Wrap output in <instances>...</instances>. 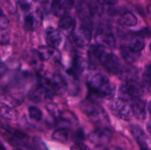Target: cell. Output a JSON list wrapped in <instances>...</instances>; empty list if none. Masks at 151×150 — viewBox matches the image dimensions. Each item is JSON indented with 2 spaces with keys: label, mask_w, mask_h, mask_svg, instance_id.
Listing matches in <instances>:
<instances>
[{
  "label": "cell",
  "mask_w": 151,
  "mask_h": 150,
  "mask_svg": "<svg viewBox=\"0 0 151 150\" xmlns=\"http://www.w3.org/2000/svg\"><path fill=\"white\" fill-rule=\"evenodd\" d=\"M88 57L91 60L100 62L105 69L113 74L119 75L123 66L120 60L114 53L99 45H92L88 49Z\"/></svg>",
  "instance_id": "obj_1"
},
{
  "label": "cell",
  "mask_w": 151,
  "mask_h": 150,
  "mask_svg": "<svg viewBox=\"0 0 151 150\" xmlns=\"http://www.w3.org/2000/svg\"><path fill=\"white\" fill-rule=\"evenodd\" d=\"M87 86L93 94L101 99H111L115 94L114 85L101 73L93 75L87 82Z\"/></svg>",
  "instance_id": "obj_2"
},
{
  "label": "cell",
  "mask_w": 151,
  "mask_h": 150,
  "mask_svg": "<svg viewBox=\"0 0 151 150\" xmlns=\"http://www.w3.org/2000/svg\"><path fill=\"white\" fill-rule=\"evenodd\" d=\"M80 107L94 123L102 124L106 123V121H109L107 114L104 109L90 99L83 100L80 104Z\"/></svg>",
  "instance_id": "obj_3"
},
{
  "label": "cell",
  "mask_w": 151,
  "mask_h": 150,
  "mask_svg": "<svg viewBox=\"0 0 151 150\" xmlns=\"http://www.w3.org/2000/svg\"><path fill=\"white\" fill-rule=\"evenodd\" d=\"M145 94V88L136 79H128L121 84L119 87V94L124 99H134L140 98Z\"/></svg>",
  "instance_id": "obj_4"
},
{
  "label": "cell",
  "mask_w": 151,
  "mask_h": 150,
  "mask_svg": "<svg viewBox=\"0 0 151 150\" xmlns=\"http://www.w3.org/2000/svg\"><path fill=\"white\" fill-rule=\"evenodd\" d=\"M109 107L112 114L121 120L128 121L132 119L133 114L131 105L128 104L127 100L121 97L111 99Z\"/></svg>",
  "instance_id": "obj_5"
},
{
  "label": "cell",
  "mask_w": 151,
  "mask_h": 150,
  "mask_svg": "<svg viewBox=\"0 0 151 150\" xmlns=\"http://www.w3.org/2000/svg\"><path fill=\"white\" fill-rule=\"evenodd\" d=\"M97 45L106 49H114L116 46V38L109 28L99 27L94 36Z\"/></svg>",
  "instance_id": "obj_6"
},
{
  "label": "cell",
  "mask_w": 151,
  "mask_h": 150,
  "mask_svg": "<svg viewBox=\"0 0 151 150\" xmlns=\"http://www.w3.org/2000/svg\"><path fill=\"white\" fill-rule=\"evenodd\" d=\"M72 35L74 43L77 46L83 48L88 45L91 39V29L87 24H83L78 29H75Z\"/></svg>",
  "instance_id": "obj_7"
},
{
  "label": "cell",
  "mask_w": 151,
  "mask_h": 150,
  "mask_svg": "<svg viewBox=\"0 0 151 150\" xmlns=\"http://www.w3.org/2000/svg\"><path fill=\"white\" fill-rule=\"evenodd\" d=\"M112 132L109 128L103 127L95 129L88 135V139L95 145L98 146H103L111 141Z\"/></svg>",
  "instance_id": "obj_8"
},
{
  "label": "cell",
  "mask_w": 151,
  "mask_h": 150,
  "mask_svg": "<svg viewBox=\"0 0 151 150\" xmlns=\"http://www.w3.org/2000/svg\"><path fill=\"white\" fill-rule=\"evenodd\" d=\"M74 0H54L52 4V11L57 16H63L73 7Z\"/></svg>",
  "instance_id": "obj_9"
},
{
  "label": "cell",
  "mask_w": 151,
  "mask_h": 150,
  "mask_svg": "<svg viewBox=\"0 0 151 150\" xmlns=\"http://www.w3.org/2000/svg\"><path fill=\"white\" fill-rule=\"evenodd\" d=\"M54 94L41 86H38L31 90L28 94V99L35 102H40L47 99H51Z\"/></svg>",
  "instance_id": "obj_10"
},
{
  "label": "cell",
  "mask_w": 151,
  "mask_h": 150,
  "mask_svg": "<svg viewBox=\"0 0 151 150\" xmlns=\"http://www.w3.org/2000/svg\"><path fill=\"white\" fill-rule=\"evenodd\" d=\"M131 108L134 117L139 121H144L146 119V103L140 98L134 99L131 101Z\"/></svg>",
  "instance_id": "obj_11"
},
{
  "label": "cell",
  "mask_w": 151,
  "mask_h": 150,
  "mask_svg": "<svg viewBox=\"0 0 151 150\" xmlns=\"http://www.w3.org/2000/svg\"><path fill=\"white\" fill-rule=\"evenodd\" d=\"M46 41L47 45L53 49H57L62 41V35L59 30L54 27H48L46 30Z\"/></svg>",
  "instance_id": "obj_12"
},
{
  "label": "cell",
  "mask_w": 151,
  "mask_h": 150,
  "mask_svg": "<svg viewBox=\"0 0 151 150\" xmlns=\"http://www.w3.org/2000/svg\"><path fill=\"white\" fill-rule=\"evenodd\" d=\"M75 20L70 16H63L58 23V27L60 32L66 36H69L75 29Z\"/></svg>",
  "instance_id": "obj_13"
},
{
  "label": "cell",
  "mask_w": 151,
  "mask_h": 150,
  "mask_svg": "<svg viewBox=\"0 0 151 150\" xmlns=\"http://www.w3.org/2000/svg\"><path fill=\"white\" fill-rule=\"evenodd\" d=\"M24 97L22 94L18 93H13V94H3L0 96V101L4 106L10 107H14L16 106L20 105L24 101Z\"/></svg>",
  "instance_id": "obj_14"
},
{
  "label": "cell",
  "mask_w": 151,
  "mask_h": 150,
  "mask_svg": "<svg viewBox=\"0 0 151 150\" xmlns=\"http://www.w3.org/2000/svg\"><path fill=\"white\" fill-rule=\"evenodd\" d=\"M131 129L133 136L135 138L140 150H150V148L147 144V141H146L145 134L143 129L137 125H132Z\"/></svg>",
  "instance_id": "obj_15"
},
{
  "label": "cell",
  "mask_w": 151,
  "mask_h": 150,
  "mask_svg": "<svg viewBox=\"0 0 151 150\" xmlns=\"http://www.w3.org/2000/svg\"><path fill=\"white\" fill-rule=\"evenodd\" d=\"M52 138L55 141L65 144L73 139V132L67 127H60L53 132Z\"/></svg>",
  "instance_id": "obj_16"
},
{
  "label": "cell",
  "mask_w": 151,
  "mask_h": 150,
  "mask_svg": "<svg viewBox=\"0 0 151 150\" xmlns=\"http://www.w3.org/2000/svg\"><path fill=\"white\" fill-rule=\"evenodd\" d=\"M125 46L128 47L131 50L135 51V52L141 53V51L144 49L145 43L143 38L135 34V37H134L132 39L130 40L129 42Z\"/></svg>",
  "instance_id": "obj_17"
},
{
  "label": "cell",
  "mask_w": 151,
  "mask_h": 150,
  "mask_svg": "<svg viewBox=\"0 0 151 150\" xmlns=\"http://www.w3.org/2000/svg\"><path fill=\"white\" fill-rule=\"evenodd\" d=\"M121 54L124 60L128 63H134L140 57V53L132 51L125 45L121 46Z\"/></svg>",
  "instance_id": "obj_18"
},
{
  "label": "cell",
  "mask_w": 151,
  "mask_h": 150,
  "mask_svg": "<svg viewBox=\"0 0 151 150\" xmlns=\"http://www.w3.org/2000/svg\"><path fill=\"white\" fill-rule=\"evenodd\" d=\"M119 22L122 26L132 27L137 25V19L131 12H125L119 16Z\"/></svg>",
  "instance_id": "obj_19"
},
{
  "label": "cell",
  "mask_w": 151,
  "mask_h": 150,
  "mask_svg": "<svg viewBox=\"0 0 151 150\" xmlns=\"http://www.w3.org/2000/svg\"><path fill=\"white\" fill-rule=\"evenodd\" d=\"M39 15H36L35 13H31L25 16L24 25L28 30L32 31L35 29L39 25Z\"/></svg>",
  "instance_id": "obj_20"
},
{
  "label": "cell",
  "mask_w": 151,
  "mask_h": 150,
  "mask_svg": "<svg viewBox=\"0 0 151 150\" xmlns=\"http://www.w3.org/2000/svg\"><path fill=\"white\" fill-rule=\"evenodd\" d=\"M0 116L10 121H16L19 118V112L14 107L3 106L0 107Z\"/></svg>",
  "instance_id": "obj_21"
},
{
  "label": "cell",
  "mask_w": 151,
  "mask_h": 150,
  "mask_svg": "<svg viewBox=\"0 0 151 150\" xmlns=\"http://www.w3.org/2000/svg\"><path fill=\"white\" fill-rule=\"evenodd\" d=\"M55 49H53L49 46H41L38 48L37 52L39 54L42 60H49L55 54Z\"/></svg>",
  "instance_id": "obj_22"
},
{
  "label": "cell",
  "mask_w": 151,
  "mask_h": 150,
  "mask_svg": "<svg viewBox=\"0 0 151 150\" xmlns=\"http://www.w3.org/2000/svg\"><path fill=\"white\" fill-rule=\"evenodd\" d=\"M28 113H29V118L35 121H40L42 119V111L41 110V109L35 107V106L29 107L28 109Z\"/></svg>",
  "instance_id": "obj_23"
},
{
  "label": "cell",
  "mask_w": 151,
  "mask_h": 150,
  "mask_svg": "<svg viewBox=\"0 0 151 150\" xmlns=\"http://www.w3.org/2000/svg\"><path fill=\"white\" fill-rule=\"evenodd\" d=\"M150 75H151V69L150 65L148 64L146 66L145 71L142 75V82L144 85V88H147V91H150Z\"/></svg>",
  "instance_id": "obj_24"
},
{
  "label": "cell",
  "mask_w": 151,
  "mask_h": 150,
  "mask_svg": "<svg viewBox=\"0 0 151 150\" xmlns=\"http://www.w3.org/2000/svg\"><path fill=\"white\" fill-rule=\"evenodd\" d=\"M10 24V21L8 18L6 16L4 12L0 9V29H7Z\"/></svg>",
  "instance_id": "obj_25"
},
{
  "label": "cell",
  "mask_w": 151,
  "mask_h": 150,
  "mask_svg": "<svg viewBox=\"0 0 151 150\" xmlns=\"http://www.w3.org/2000/svg\"><path fill=\"white\" fill-rule=\"evenodd\" d=\"M47 109L49 113L54 117L55 119H58L59 117V115L60 113V110L58 108L57 106L55 104H48L47 105Z\"/></svg>",
  "instance_id": "obj_26"
},
{
  "label": "cell",
  "mask_w": 151,
  "mask_h": 150,
  "mask_svg": "<svg viewBox=\"0 0 151 150\" xmlns=\"http://www.w3.org/2000/svg\"><path fill=\"white\" fill-rule=\"evenodd\" d=\"M85 139V135L83 129H80L73 132V140L76 142H81Z\"/></svg>",
  "instance_id": "obj_27"
},
{
  "label": "cell",
  "mask_w": 151,
  "mask_h": 150,
  "mask_svg": "<svg viewBox=\"0 0 151 150\" xmlns=\"http://www.w3.org/2000/svg\"><path fill=\"white\" fill-rule=\"evenodd\" d=\"M71 150H91L87 145L82 142H76L71 147Z\"/></svg>",
  "instance_id": "obj_28"
},
{
  "label": "cell",
  "mask_w": 151,
  "mask_h": 150,
  "mask_svg": "<svg viewBox=\"0 0 151 150\" xmlns=\"http://www.w3.org/2000/svg\"><path fill=\"white\" fill-rule=\"evenodd\" d=\"M97 2L101 6L113 5L116 2V0H97Z\"/></svg>",
  "instance_id": "obj_29"
},
{
  "label": "cell",
  "mask_w": 151,
  "mask_h": 150,
  "mask_svg": "<svg viewBox=\"0 0 151 150\" xmlns=\"http://www.w3.org/2000/svg\"><path fill=\"white\" fill-rule=\"evenodd\" d=\"M6 71H7V67H6V66L2 63V62H0V77H1V76L5 74Z\"/></svg>",
  "instance_id": "obj_30"
},
{
  "label": "cell",
  "mask_w": 151,
  "mask_h": 150,
  "mask_svg": "<svg viewBox=\"0 0 151 150\" xmlns=\"http://www.w3.org/2000/svg\"><path fill=\"white\" fill-rule=\"evenodd\" d=\"M35 1H38V2L41 3V4H44V3H47L48 1V0H35Z\"/></svg>",
  "instance_id": "obj_31"
},
{
  "label": "cell",
  "mask_w": 151,
  "mask_h": 150,
  "mask_svg": "<svg viewBox=\"0 0 151 150\" xmlns=\"http://www.w3.org/2000/svg\"><path fill=\"white\" fill-rule=\"evenodd\" d=\"M97 150H107V149H106L104 148H102V146H99V148L97 149Z\"/></svg>",
  "instance_id": "obj_32"
},
{
  "label": "cell",
  "mask_w": 151,
  "mask_h": 150,
  "mask_svg": "<svg viewBox=\"0 0 151 150\" xmlns=\"http://www.w3.org/2000/svg\"><path fill=\"white\" fill-rule=\"evenodd\" d=\"M3 147H4V146H2V144H1V143H0V149H2Z\"/></svg>",
  "instance_id": "obj_33"
},
{
  "label": "cell",
  "mask_w": 151,
  "mask_h": 150,
  "mask_svg": "<svg viewBox=\"0 0 151 150\" xmlns=\"http://www.w3.org/2000/svg\"><path fill=\"white\" fill-rule=\"evenodd\" d=\"M0 150H5V149H4V147H3V148L1 149H0Z\"/></svg>",
  "instance_id": "obj_34"
}]
</instances>
